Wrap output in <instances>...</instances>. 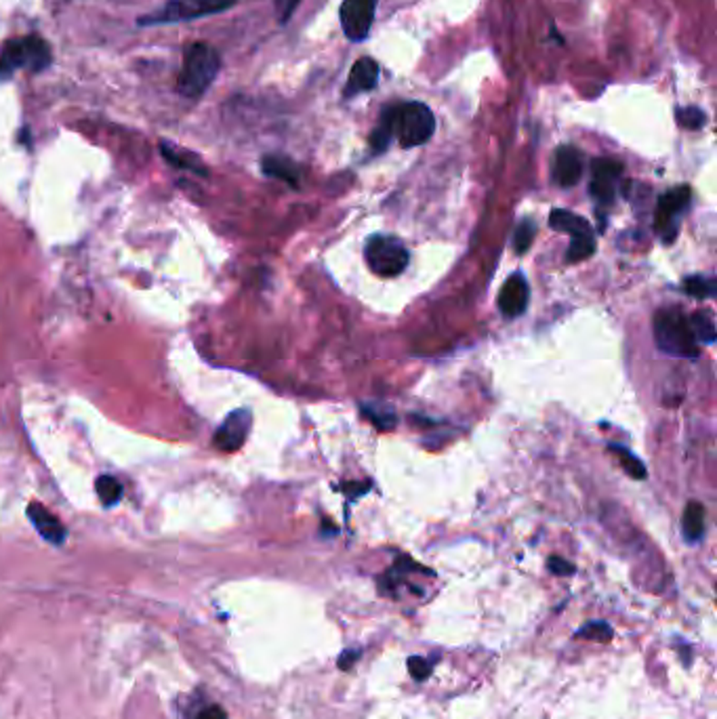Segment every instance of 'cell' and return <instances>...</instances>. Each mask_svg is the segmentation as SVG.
<instances>
[{
  "instance_id": "cell-1",
  "label": "cell",
  "mask_w": 717,
  "mask_h": 719,
  "mask_svg": "<svg viewBox=\"0 0 717 719\" xmlns=\"http://www.w3.org/2000/svg\"><path fill=\"white\" fill-rule=\"evenodd\" d=\"M221 68L219 53L206 43H194L184 53V65H181L177 78V91L187 99L203 97L211 89L213 80L217 78Z\"/></svg>"
},
{
  "instance_id": "cell-2",
  "label": "cell",
  "mask_w": 717,
  "mask_h": 719,
  "mask_svg": "<svg viewBox=\"0 0 717 719\" xmlns=\"http://www.w3.org/2000/svg\"><path fill=\"white\" fill-rule=\"evenodd\" d=\"M654 339L661 352L669 355H678V358H696L699 355L688 315L680 312L678 307L661 309L654 315Z\"/></svg>"
},
{
  "instance_id": "cell-3",
  "label": "cell",
  "mask_w": 717,
  "mask_h": 719,
  "mask_svg": "<svg viewBox=\"0 0 717 719\" xmlns=\"http://www.w3.org/2000/svg\"><path fill=\"white\" fill-rule=\"evenodd\" d=\"M393 137L402 147H417L432 139L435 131V116L425 104L406 102L390 105Z\"/></svg>"
},
{
  "instance_id": "cell-4",
  "label": "cell",
  "mask_w": 717,
  "mask_h": 719,
  "mask_svg": "<svg viewBox=\"0 0 717 719\" xmlns=\"http://www.w3.org/2000/svg\"><path fill=\"white\" fill-rule=\"evenodd\" d=\"M51 46L40 36L13 38L0 51V74L6 76L13 70L43 72L51 65Z\"/></svg>"
},
{
  "instance_id": "cell-5",
  "label": "cell",
  "mask_w": 717,
  "mask_h": 719,
  "mask_svg": "<svg viewBox=\"0 0 717 719\" xmlns=\"http://www.w3.org/2000/svg\"><path fill=\"white\" fill-rule=\"evenodd\" d=\"M238 0H166L158 11L139 19V25L190 22V19L215 15V13L232 9Z\"/></svg>"
},
{
  "instance_id": "cell-6",
  "label": "cell",
  "mask_w": 717,
  "mask_h": 719,
  "mask_svg": "<svg viewBox=\"0 0 717 719\" xmlns=\"http://www.w3.org/2000/svg\"><path fill=\"white\" fill-rule=\"evenodd\" d=\"M364 257L368 267L383 278H393L408 265L406 246L393 236H373L366 245Z\"/></svg>"
},
{
  "instance_id": "cell-7",
  "label": "cell",
  "mask_w": 717,
  "mask_h": 719,
  "mask_svg": "<svg viewBox=\"0 0 717 719\" xmlns=\"http://www.w3.org/2000/svg\"><path fill=\"white\" fill-rule=\"evenodd\" d=\"M690 205V187L680 185L669 190L667 194H662L659 198V205H656L654 213V227L656 232L661 234L662 240L672 242L675 238V232H678V221L686 211Z\"/></svg>"
},
{
  "instance_id": "cell-8",
  "label": "cell",
  "mask_w": 717,
  "mask_h": 719,
  "mask_svg": "<svg viewBox=\"0 0 717 719\" xmlns=\"http://www.w3.org/2000/svg\"><path fill=\"white\" fill-rule=\"evenodd\" d=\"M377 3L379 0H344V5H341V28L354 43L364 40L371 32Z\"/></svg>"
},
{
  "instance_id": "cell-9",
  "label": "cell",
  "mask_w": 717,
  "mask_h": 719,
  "mask_svg": "<svg viewBox=\"0 0 717 719\" xmlns=\"http://www.w3.org/2000/svg\"><path fill=\"white\" fill-rule=\"evenodd\" d=\"M253 425V414L246 408H240V411H234L225 416V421L221 423L215 432V438H213V444L224 453H234V450L243 448V444L249 438Z\"/></svg>"
},
{
  "instance_id": "cell-10",
  "label": "cell",
  "mask_w": 717,
  "mask_h": 719,
  "mask_svg": "<svg viewBox=\"0 0 717 719\" xmlns=\"http://www.w3.org/2000/svg\"><path fill=\"white\" fill-rule=\"evenodd\" d=\"M622 173V165L612 158H595L592 163V196L600 205H610L616 194V181Z\"/></svg>"
},
{
  "instance_id": "cell-11",
  "label": "cell",
  "mask_w": 717,
  "mask_h": 719,
  "mask_svg": "<svg viewBox=\"0 0 717 719\" xmlns=\"http://www.w3.org/2000/svg\"><path fill=\"white\" fill-rule=\"evenodd\" d=\"M528 282L522 278L520 274H513L512 278H507L505 285H503L499 293V309L505 318H518V315L524 314V309L528 305Z\"/></svg>"
},
{
  "instance_id": "cell-12",
  "label": "cell",
  "mask_w": 717,
  "mask_h": 719,
  "mask_svg": "<svg viewBox=\"0 0 717 719\" xmlns=\"http://www.w3.org/2000/svg\"><path fill=\"white\" fill-rule=\"evenodd\" d=\"M583 156L574 145H562L555 152L553 179L562 187H573L581 181Z\"/></svg>"
},
{
  "instance_id": "cell-13",
  "label": "cell",
  "mask_w": 717,
  "mask_h": 719,
  "mask_svg": "<svg viewBox=\"0 0 717 719\" xmlns=\"http://www.w3.org/2000/svg\"><path fill=\"white\" fill-rule=\"evenodd\" d=\"M28 517L32 522V526L38 530V534L43 536L45 541L53 543V545H64L65 536V526L62 524V520L55 514H51L49 509H46L43 503H30L28 505Z\"/></svg>"
},
{
  "instance_id": "cell-14",
  "label": "cell",
  "mask_w": 717,
  "mask_h": 719,
  "mask_svg": "<svg viewBox=\"0 0 717 719\" xmlns=\"http://www.w3.org/2000/svg\"><path fill=\"white\" fill-rule=\"evenodd\" d=\"M379 83V65L371 57H362L354 64V68L350 72V78H347L345 97H356L360 93L373 91Z\"/></svg>"
},
{
  "instance_id": "cell-15",
  "label": "cell",
  "mask_w": 717,
  "mask_h": 719,
  "mask_svg": "<svg viewBox=\"0 0 717 719\" xmlns=\"http://www.w3.org/2000/svg\"><path fill=\"white\" fill-rule=\"evenodd\" d=\"M549 225L558 232L571 234L573 240L595 238L592 232V225L587 224V219H583L581 215L571 213V211H562V208H555V211L549 215Z\"/></svg>"
},
{
  "instance_id": "cell-16",
  "label": "cell",
  "mask_w": 717,
  "mask_h": 719,
  "mask_svg": "<svg viewBox=\"0 0 717 719\" xmlns=\"http://www.w3.org/2000/svg\"><path fill=\"white\" fill-rule=\"evenodd\" d=\"M261 169L267 175V177L286 181L288 185H299V169L297 165L291 163V160L284 156H265L261 160Z\"/></svg>"
},
{
  "instance_id": "cell-17",
  "label": "cell",
  "mask_w": 717,
  "mask_h": 719,
  "mask_svg": "<svg viewBox=\"0 0 717 719\" xmlns=\"http://www.w3.org/2000/svg\"><path fill=\"white\" fill-rule=\"evenodd\" d=\"M160 152H163L166 163L177 166V169H187V171H194L198 175H206V169L203 165H200L196 154L179 150L177 145L169 144V141H163V144H160Z\"/></svg>"
},
{
  "instance_id": "cell-18",
  "label": "cell",
  "mask_w": 717,
  "mask_h": 719,
  "mask_svg": "<svg viewBox=\"0 0 717 719\" xmlns=\"http://www.w3.org/2000/svg\"><path fill=\"white\" fill-rule=\"evenodd\" d=\"M682 528L688 541L694 543L702 539V534H705V507L701 503H688L686 512H683L682 517Z\"/></svg>"
},
{
  "instance_id": "cell-19",
  "label": "cell",
  "mask_w": 717,
  "mask_h": 719,
  "mask_svg": "<svg viewBox=\"0 0 717 719\" xmlns=\"http://www.w3.org/2000/svg\"><path fill=\"white\" fill-rule=\"evenodd\" d=\"M95 490L99 501H102L105 507H114L120 499H123V484L114 478V475H99L95 480Z\"/></svg>"
},
{
  "instance_id": "cell-20",
  "label": "cell",
  "mask_w": 717,
  "mask_h": 719,
  "mask_svg": "<svg viewBox=\"0 0 717 719\" xmlns=\"http://www.w3.org/2000/svg\"><path fill=\"white\" fill-rule=\"evenodd\" d=\"M688 322H690V328H692L694 339L705 343V345H712V343L715 341V325H713L712 315L696 312L694 315H690Z\"/></svg>"
},
{
  "instance_id": "cell-21",
  "label": "cell",
  "mask_w": 717,
  "mask_h": 719,
  "mask_svg": "<svg viewBox=\"0 0 717 719\" xmlns=\"http://www.w3.org/2000/svg\"><path fill=\"white\" fill-rule=\"evenodd\" d=\"M392 137H393L392 114H390V107H387V110H383V114H381L377 129H374V131H373V135H371V147H373V152H377V154H379V152H385V150H387V145H390Z\"/></svg>"
},
{
  "instance_id": "cell-22",
  "label": "cell",
  "mask_w": 717,
  "mask_h": 719,
  "mask_svg": "<svg viewBox=\"0 0 717 719\" xmlns=\"http://www.w3.org/2000/svg\"><path fill=\"white\" fill-rule=\"evenodd\" d=\"M682 286L690 297L696 299H712L717 291L715 280L707 278V275H690V278L683 280Z\"/></svg>"
},
{
  "instance_id": "cell-23",
  "label": "cell",
  "mask_w": 717,
  "mask_h": 719,
  "mask_svg": "<svg viewBox=\"0 0 717 719\" xmlns=\"http://www.w3.org/2000/svg\"><path fill=\"white\" fill-rule=\"evenodd\" d=\"M610 450H612V453L619 456L622 469H625V472L632 475V478H635V480H644L646 478V467H644V463L638 459V456H633L627 448H621L619 444H610Z\"/></svg>"
},
{
  "instance_id": "cell-24",
  "label": "cell",
  "mask_w": 717,
  "mask_h": 719,
  "mask_svg": "<svg viewBox=\"0 0 717 719\" xmlns=\"http://www.w3.org/2000/svg\"><path fill=\"white\" fill-rule=\"evenodd\" d=\"M675 118H678V125L688 131H699L707 123L705 112H702L701 107H694V105L680 107V110L675 112Z\"/></svg>"
},
{
  "instance_id": "cell-25",
  "label": "cell",
  "mask_w": 717,
  "mask_h": 719,
  "mask_svg": "<svg viewBox=\"0 0 717 719\" xmlns=\"http://www.w3.org/2000/svg\"><path fill=\"white\" fill-rule=\"evenodd\" d=\"M534 234H537V225H534V221H531V219L522 221V224L515 227V234H513L515 253L524 255L528 248H531V245H533Z\"/></svg>"
},
{
  "instance_id": "cell-26",
  "label": "cell",
  "mask_w": 717,
  "mask_h": 719,
  "mask_svg": "<svg viewBox=\"0 0 717 719\" xmlns=\"http://www.w3.org/2000/svg\"><path fill=\"white\" fill-rule=\"evenodd\" d=\"M576 637H581V640H593V642H610V637H612V627L604 621H593L576 631Z\"/></svg>"
},
{
  "instance_id": "cell-27",
  "label": "cell",
  "mask_w": 717,
  "mask_h": 719,
  "mask_svg": "<svg viewBox=\"0 0 717 719\" xmlns=\"http://www.w3.org/2000/svg\"><path fill=\"white\" fill-rule=\"evenodd\" d=\"M595 253V238H581L573 240L571 246L566 251V261L571 264H579V261H585L587 257H592Z\"/></svg>"
},
{
  "instance_id": "cell-28",
  "label": "cell",
  "mask_w": 717,
  "mask_h": 719,
  "mask_svg": "<svg viewBox=\"0 0 717 719\" xmlns=\"http://www.w3.org/2000/svg\"><path fill=\"white\" fill-rule=\"evenodd\" d=\"M408 671L417 682H425L432 675V663L423 656H411L408 658Z\"/></svg>"
},
{
  "instance_id": "cell-29",
  "label": "cell",
  "mask_w": 717,
  "mask_h": 719,
  "mask_svg": "<svg viewBox=\"0 0 717 719\" xmlns=\"http://www.w3.org/2000/svg\"><path fill=\"white\" fill-rule=\"evenodd\" d=\"M301 0H274V5H276V15H278V22L280 24H286L288 19L293 17L294 9H297Z\"/></svg>"
},
{
  "instance_id": "cell-30",
  "label": "cell",
  "mask_w": 717,
  "mask_h": 719,
  "mask_svg": "<svg viewBox=\"0 0 717 719\" xmlns=\"http://www.w3.org/2000/svg\"><path fill=\"white\" fill-rule=\"evenodd\" d=\"M547 568L552 570L553 574H558V576L574 574V566H573V564H571V562H566V560H562V557H558V555L549 557V560H547Z\"/></svg>"
},
{
  "instance_id": "cell-31",
  "label": "cell",
  "mask_w": 717,
  "mask_h": 719,
  "mask_svg": "<svg viewBox=\"0 0 717 719\" xmlns=\"http://www.w3.org/2000/svg\"><path fill=\"white\" fill-rule=\"evenodd\" d=\"M196 719H227L225 711L217 707V704H213V707H206L204 711H200Z\"/></svg>"
},
{
  "instance_id": "cell-32",
  "label": "cell",
  "mask_w": 717,
  "mask_h": 719,
  "mask_svg": "<svg viewBox=\"0 0 717 719\" xmlns=\"http://www.w3.org/2000/svg\"><path fill=\"white\" fill-rule=\"evenodd\" d=\"M360 658V654L358 652H344V654L339 656V669L341 671H347V669H352L354 667V663H356Z\"/></svg>"
}]
</instances>
